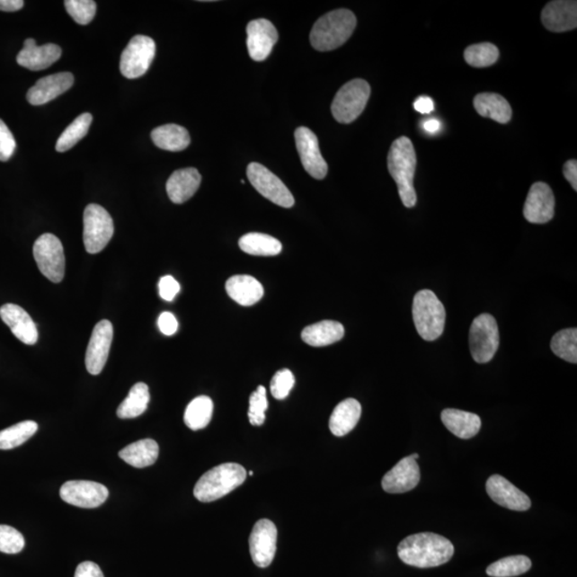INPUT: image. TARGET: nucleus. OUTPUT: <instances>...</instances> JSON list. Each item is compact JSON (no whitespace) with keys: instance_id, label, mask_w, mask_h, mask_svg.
I'll use <instances>...</instances> for the list:
<instances>
[{"instance_id":"864d4df0","label":"nucleus","mask_w":577,"mask_h":577,"mask_svg":"<svg viewBox=\"0 0 577 577\" xmlns=\"http://www.w3.org/2000/svg\"><path fill=\"white\" fill-rule=\"evenodd\" d=\"M411 457H413V459L417 460V459H418V457H420V455H418V454H413V455H411Z\"/></svg>"},{"instance_id":"5fc2aeb1","label":"nucleus","mask_w":577,"mask_h":577,"mask_svg":"<svg viewBox=\"0 0 577 577\" xmlns=\"http://www.w3.org/2000/svg\"><path fill=\"white\" fill-rule=\"evenodd\" d=\"M248 475H250V476H253V472H252V471H251V472H248Z\"/></svg>"},{"instance_id":"603ef678","label":"nucleus","mask_w":577,"mask_h":577,"mask_svg":"<svg viewBox=\"0 0 577 577\" xmlns=\"http://www.w3.org/2000/svg\"><path fill=\"white\" fill-rule=\"evenodd\" d=\"M423 127L424 129H426V131L429 133H437L439 129V122L437 120V119H430V120L424 123Z\"/></svg>"},{"instance_id":"f3484780","label":"nucleus","mask_w":577,"mask_h":577,"mask_svg":"<svg viewBox=\"0 0 577 577\" xmlns=\"http://www.w3.org/2000/svg\"><path fill=\"white\" fill-rule=\"evenodd\" d=\"M485 489L492 501L509 510L528 511L531 507L529 497L501 475L491 476Z\"/></svg>"},{"instance_id":"a878e982","label":"nucleus","mask_w":577,"mask_h":577,"mask_svg":"<svg viewBox=\"0 0 577 577\" xmlns=\"http://www.w3.org/2000/svg\"><path fill=\"white\" fill-rule=\"evenodd\" d=\"M442 422L452 434L462 439L476 437L481 429V420L478 415L461 410H444Z\"/></svg>"},{"instance_id":"b1692460","label":"nucleus","mask_w":577,"mask_h":577,"mask_svg":"<svg viewBox=\"0 0 577 577\" xmlns=\"http://www.w3.org/2000/svg\"><path fill=\"white\" fill-rule=\"evenodd\" d=\"M200 184L201 174L196 168L179 169L167 181L166 191L169 200L181 205L196 194Z\"/></svg>"},{"instance_id":"412c9836","label":"nucleus","mask_w":577,"mask_h":577,"mask_svg":"<svg viewBox=\"0 0 577 577\" xmlns=\"http://www.w3.org/2000/svg\"><path fill=\"white\" fill-rule=\"evenodd\" d=\"M542 24L552 32H565L577 27L575 0H555L548 3L541 13Z\"/></svg>"},{"instance_id":"37998d69","label":"nucleus","mask_w":577,"mask_h":577,"mask_svg":"<svg viewBox=\"0 0 577 577\" xmlns=\"http://www.w3.org/2000/svg\"><path fill=\"white\" fill-rule=\"evenodd\" d=\"M294 384H296V378L293 373L288 369H281L271 378V393L275 399L284 400L290 394Z\"/></svg>"},{"instance_id":"aec40b11","label":"nucleus","mask_w":577,"mask_h":577,"mask_svg":"<svg viewBox=\"0 0 577 577\" xmlns=\"http://www.w3.org/2000/svg\"><path fill=\"white\" fill-rule=\"evenodd\" d=\"M75 84V76L70 72H60L56 75L40 78L27 93V101L33 106H41L58 98Z\"/></svg>"},{"instance_id":"3c124183","label":"nucleus","mask_w":577,"mask_h":577,"mask_svg":"<svg viewBox=\"0 0 577 577\" xmlns=\"http://www.w3.org/2000/svg\"><path fill=\"white\" fill-rule=\"evenodd\" d=\"M22 0H0V11L4 13H15L24 7Z\"/></svg>"},{"instance_id":"72a5a7b5","label":"nucleus","mask_w":577,"mask_h":577,"mask_svg":"<svg viewBox=\"0 0 577 577\" xmlns=\"http://www.w3.org/2000/svg\"><path fill=\"white\" fill-rule=\"evenodd\" d=\"M213 401L207 395H200L191 401L184 413V422L192 431L205 429L213 415Z\"/></svg>"},{"instance_id":"9b49d317","label":"nucleus","mask_w":577,"mask_h":577,"mask_svg":"<svg viewBox=\"0 0 577 577\" xmlns=\"http://www.w3.org/2000/svg\"><path fill=\"white\" fill-rule=\"evenodd\" d=\"M247 178L262 194L275 205L282 208H292L294 197L282 181L267 167L259 163H251L247 167Z\"/></svg>"},{"instance_id":"cd10ccee","label":"nucleus","mask_w":577,"mask_h":577,"mask_svg":"<svg viewBox=\"0 0 577 577\" xmlns=\"http://www.w3.org/2000/svg\"><path fill=\"white\" fill-rule=\"evenodd\" d=\"M474 106L481 117L493 119L494 121L502 124L511 120V106L501 94L479 93L475 96Z\"/></svg>"},{"instance_id":"2f4dec72","label":"nucleus","mask_w":577,"mask_h":577,"mask_svg":"<svg viewBox=\"0 0 577 577\" xmlns=\"http://www.w3.org/2000/svg\"><path fill=\"white\" fill-rule=\"evenodd\" d=\"M150 403V393L148 385L145 383L135 384L129 390L128 397L119 405L117 415L121 420H132V418L143 415Z\"/></svg>"},{"instance_id":"bb28decb","label":"nucleus","mask_w":577,"mask_h":577,"mask_svg":"<svg viewBox=\"0 0 577 577\" xmlns=\"http://www.w3.org/2000/svg\"><path fill=\"white\" fill-rule=\"evenodd\" d=\"M361 416V405L358 400L350 398L339 404L332 413L330 430L335 437L342 438L356 427Z\"/></svg>"},{"instance_id":"1a4fd4ad","label":"nucleus","mask_w":577,"mask_h":577,"mask_svg":"<svg viewBox=\"0 0 577 577\" xmlns=\"http://www.w3.org/2000/svg\"><path fill=\"white\" fill-rule=\"evenodd\" d=\"M33 257L41 273L55 284L64 280L66 257L64 246L58 236L45 234L33 245Z\"/></svg>"},{"instance_id":"4c0bfd02","label":"nucleus","mask_w":577,"mask_h":577,"mask_svg":"<svg viewBox=\"0 0 577 577\" xmlns=\"http://www.w3.org/2000/svg\"><path fill=\"white\" fill-rule=\"evenodd\" d=\"M553 353L568 363H577V330L567 328L560 331L551 342Z\"/></svg>"},{"instance_id":"39448f33","label":"nucleus","mask_w":577,"mask_h":577,"mask_svg":"<svg viewBox=\"0 0 577 577\" xmlns=\"http://www.w3.org/2000/svg\"><path fill=\"white\" fill-rule=\"evenodd\" d=\"M413 319L423 341L434 342L443 335L446 310L433 291L422 290L416 294L413 301Z\"/></svg>"},{"instance_id":"dca6fc26","label":"nucleus","mask_w":577,"mask_h":577,"mask_svg":"<svg viewBox=\"0 0 577 577\" xmlns=\"http://www.w3.org/2000/svg\"><path fill=\"white\" fill-rule=\"evenodd\" d=\"M523 213L531 224L550 222L555 214V197L550 186L543 182L533 184L526 198Z\"/></svg>"},{"instance_id":"f257e3e1","label":"nucleus","mask_w":577,"mask_h":577,"mask_svg":"<svg viewBox=\"0 0 577 577\" xmlns=\"http://www.w3.org/2000/svg\"><path fill=\"white\" fill-rule=\"evenodd\" d=\"M455 546L450 540L432 533L406 537L399 543L398 556L403 562L421 569L435 568L450 562Z\"/></svg>"},{"instance_id":"ddd939ff","label":"nucleus","mask_w":577,"mask_h":577,"mask_svg":"<svg viewBox=\"0 0 577 577\" xmlns=\"http://www.w3.org/2000/svg\"><path fill=\"white\" fill-rule=\"evenodd\" d=\"M277 548V528L271 520L263 519L254 524L250 537L253 562L259 568H267L273 563Z\"/></svg>"},{"instance_id":"a19ab883","label":"nucleus","mask_w":577,"mask_h":577,"mask_svg":"<svg viewBox=\"0 0 577 577\" xmlns=\"http://www.w3.org/2000/svg\"><path fill=\"white\" fill-rule=\"evenodd\" d=\"M268 407L267 389L264 386H258L251 395L250 410H248V418L253 426H262Z\"/></svg>"},{"instance_id":"c756f323","label":"nucleus","mask_w":577,"mask_h":577,"mask_svg":"<svg viewBox=\"0 0 577 577\" xmlns=\"http://www.w3.org/2000/svg\"><path fill=\"white\" fill-rule=\"evenodd\" d=\"M151 138L157 148L172 152L183 151L191 144L188 129L178 124H165L155 129Z\"/></svg>"},{"instance_id":"473e14b6","label":"nucleus","mask_w":577,"mask_h":577,"mask_svg":"<svg viewBox=\"0 0 577 577\" xmlns=\"http://www.w3.org/2000/svg\"><path fill=\"white\" fill-rule=\"evenodd\" d=\"M239 245L243 252L252 254V256H277L282 251V245L279 240L268 235L258 234V232L243 235Z\"/></svg>"},{"instance_id":"4468645a","label":"nucleus","mask_w":577,"mask_h":577,"mask_svg":"<svg viewBox=\"0 0 577 577\" xmlns=\"http://www.w3.org/2000/svg\"><path fill=\"white\" fill-rule=\"evenodd\" d=\"M294 136H296L297 149L305 171L316 180L324 179L328 166L321 155L318 138L311 129L305 127L297 129Z\"/></svg>"},{"instance_id":"5701e85b","label":"nucleus","mask_w":577,"mask_h":577,"mask_svg":"<svg viewBox=\"0 0 577 577\" xmlns=\"http://www.w3.org/2000/svg\"><path fill=\"white\" fill-rule=\"evenodd\" d=\"M62 50L58 45L49 43L38 47L35 40L30 38L24 42V48L16 58L21 67L31 71H42L58 61Z\"/></svg>"},{"instance_id":"a18cd8bd","label":"nucleus","mask_w":577,"mask_h":577,"mask_svg":"<svg viewBox=\"0 0 577 577\" xmlns=\"http://www.w3.org/2000/svg\"><path fill=\"white\" fill-rule=\"evenodd\" d=\"M158 291H160V296L163 299L167 302H173L180 292V284L173 276H164L158 282Z\"/></svg>"},{"instance_id":"8fccbe9b","label":"nucleus","mask_w":577,"mask_h":577,"mask_svg":"<svg viewBox=\"0 0 577 577\" xmlns=\"http://www.w3.org/2000/svg\"><path fill=\"white\" fill-rule=\"evenodd\" d=\"M414 109L422 115H428L434 110V102L428 96H422L416 100Z\"/></svg>"},{"instance_id":"6ab92c4d","label":"nucleus","mask_w":577,"mask_h":577,"mask_svg":"<svg viewBox=\"0 0 577 577\" xmlns=\"http://www.w3.org/2000/svg\"><path fill=\"white\" fill-rule=\"evenodd\" d=\"M421 481V469L411 456L400 460L385 475L382 488L389 494H403L414 490Z\"/></svg>"},{"instance_id":"20e7f679","label":"nucleus","mask_w":577,"mask_h":577,"mask_svg":"<svg viewBox=\"0 0 577 577\" xmlns=\"http://www.w3.org/2000/svg\"><path fill=\"white\" fill-rule=\"evenodd\" d=\"M246 469L237 463H225L207 472L195 485L194 495L202 502L222 499L239 488L246 479Z\"/></svg>"},{"instance_id":"09e8293b","label":"nucleus","mask_w":577,"mask_h":577,"mask_svg":"<svg viewBox=\"0 0 577 577\" xmlns=\"http://www.w3.org/2000/svg\"><path fill=\"white\" fill-rule=\"evenodd\" d=\"M564 175L573 190L577 191V162L575 160H570L564 164Z\"/></svg>"},{"instance_id":"de8ad7c7","label":"nucleus","mask_w":577,"mask_h":577,"mask_svg":"<svg viewBox=\"0 0 577 577\" xmlns=\"http://www.w3.org/2000/svg\"><path fill=\"white\" fill-rule=\"evenodd\" d=\"M75 577H104L98 564L93 562H84L78 564Z\"/></svg>"},{"instance_id":"e433bc0d","label":"nucleus","mask_w":577,"mask_h":577,"mask_svg":"<svg viewBox=\"0 0 577 577\" xmlns=\"http://www.w3.org/2000/svg\"><path fill=\"white\" fill-rule=\"evenodd\" d=\"M531 560L528 556H509L489 565L486 574L491 577H514L525 574L531 569Z\"/></svg>"},{"instance_id":"58836bf2","label":"nucleus","mask_w":577,"mask_h":577,"mask_svg":"<svg viewBox=\"0 0 577 577\" xmlns=\"http://www.w3.org/2000/svg\"><path fill=\"white\" fill-rule=\"evenodd\" d=\"M499 49L489 42L471 45L464 52V59L474 67H491L499 60Z\"/></svg>"},{"instance_id":"9d476101","label":"nucleus","mask_w":577,"mask_h":577,"mask_svg":"<svg viewBox=\"0 0 577 577\" xmlns=\"http://www.w3.org/2000/svg\"><path fill=\"white\" fill-rule=\"evenodd\" d=\"M155 42L150 37L135 36L124 49L120 71L124 77L135 79L146 75L155 56Z\"/></svg>"},{"instance_id":"a211bd4d","label":"nucleus","mask_w":577,"mask_h":577,"mask_svg":"<svg viewBox=\"0 0 577 577\" xmlns=\"http://www.w3.org/2000/svg\"><path fill=\"white\" fill-rule=\"evenodd\" d=\"M247 48L251 58L254 61L267 59L279 41L276 27L268 20L260 19L250 22L247 25Z\"/></svg>"},{"instance_id":"f8f14e48","label":"nucleus","mask_w":577,"mask_h":577,"mask_svg":"<svg viewBox=\"0 0 577 577\" xmlns=\"http://www.w3.org/2000/svg\"><path fill=\"white\" fill-rule=\"evenodd\" d=\"M109 495L105 485L88 480L67 481L60 489L61 500L79 508L100 507Z\"/></svg>"},{"instance_id":"7c9ffc66","label":"nucleus","mask_w":577,"mask_h":577,"mask_svg":"<svg viewBox=\"0 0 577 577\" xmlns=\"http://www.w3.org/2000/svg\"><path fill=\"white\" fill-rule=\"evenodd\" d=\"M158 452L160 448L155 440L146 439L129 444L119 452V457L133 467L145 468L154 466L157 460Z\"/></svg>"},{"instance_id":"6e6552de","label":"nucleus","mask_w":577,"mask_h":577,"mask_svg":"<svg viewBox=\"0 0 577 577\" xmlns=\"http://www.w3.org/2000/svg\"><path fill=\"white\" fill-rule=\"evenodd\" d=\"M114 222L103 207L92 203L84 212V244L89 253L104 250L114 235Z\"/></svg>"},{"instance_id":"2eb2a0df","label":"nucleus","mask_w":577,"mask_h":577,"mask_svg":"<svg viewBox=\"0 0 577 577\" xmlns=\"http://www.w3.org/2000/svg\"><path fill=\"white\" fill-rule=\"evenodd\" d=\"M114 327L109 320H102L93 328L86 352V368L90 375L98 376L109 360Z\"/></svg>"},{"instance_id":"49530a36","label":"nucleus","mask_w":577,"mask_h":577,"mask_svg":"<svg viewBox=\"0 0 577 577\" xmlns=\"http://www.w3.org/2000/svg\"><path fill=\"white\" fill-rule=\"evenodd\" d=\"M158 328L166 336H173L178 331V321L172 313H163L157 321Z\"/></svg>"},{"instance_id":"0eeeda50","label":"nucleus","mask_w":577,"mask_h":577,"mask_svg":"<svg viewBox=\"0 0 577 577\" xmlns=\"http://www.w3.org/2000/svg\"><path fill=\"white\" fill-rule=\"evenodd\" d=\"M500 347L499 326L493 315L483 314L473 321L469 330V349L478 364H486L494 358Z\"/></svg>"},{"instance_id":"f704fd0d","label":"nucleus","mask_w":577,"mask_h":577,"mask_svg":"<svg viewBox=\"0 0 577 577\" xmlns=\"http://www.w3.org/2000/svg\"><path fill=\"white\" fill-rule=\"evenodd\" d=\"M92 122V114L84 112V114L79 115L75 120L65 129L64 133L60 135L58 144H56V150L58 152H67L73 148L79 140L87 135Z\"/></svg>"},{"instance_id":"7ed1b4c3","label":"nucleus","mask_w":577,"mask_h":577,"mask_svg":"<svg viewBox=\"0 0 577 577\" xmlns=\"http://www.w3.org/2000/svg\"><path fill=\"white\" fill-rule=\"evenodd\" d=\"M358 20L352 11L338 9L322 16L310 32V42L320 52L341 48L355 31Z\"/></svg>"},{"instance_id":"393cba45","label":"nucleus","mask_w":577,"mask_h":577,"mask_svg":"<svg viewBox=\"0 0 577 577\" xmlns=\"http://www.w3.org/2000/svg\"><path fill=\"white\" fill-rule=\"evenodd\" d=\"M226 291L241 306H253L263 297L262 284L250 275H235L226 282Z\"/></svg>"},{"instance_id":"f03ea898","label":"nucleus","mask_w":577,"mask_h":577,"mask_svg":"<svg viewBox=\"0 0 577 577\" xmlns=\"http://www.w3.org/2000/svg\"><path fill=\"white\" fill-rule=\"evenodd\" d=\"M388 171L397 183L401 201L406 208L415 207L417 195L414 188L417 157L410 138L395 139L390 146L387 158Z\"/></svg>"},{"instance_id":"423d86ee","label":"nucleus","mask_w":577,"mask_h":577,"mask_svg":"<svg viewBox=\"0 0 577 577\" xmlns=\"http://www.w3.org/2000/svg\"><path fill=\"white\" fill-rule=\"evenodd\" d=\"M371 88L364 79H353L339 89L332 103V114L339 123L356 120L365 110Z\"/></svg>"},{"instance_id":"79ce46f5","label":"nucleus","mask_w":577,"mask_h":577,"mask_svg":"<svg viewBox=\"0 0 577 577\" xmlns=\"http://www.w3.org/2000/svg\"><path fill=\"white\" fill-rule=\"evenodd\" d=\"M25 546L24 537L11 526L0 525V552L18 554Z\"/></svg>"},{"instance_id":"ea45409f","label":"nucleus","mask_w":577,"mask_h":577,"mask_svg":"<svg viewBox=\"0 0 577 577\" xmlns=\"http://www.w3.org/2000/svg\"><path fill=\"white\" fill-rule=\"evenodd\" d=\"M65 7L73 20L79 25H87L93 22L96 13L93 0H66Z\"/></svg>"},{"instance_id":"c9c22d12","label":"nucleus","mask_w":577,"mask_h":577,"mask_svg":"<svg viewBox=\"0 0 577 577\" xmlns=\"http://www.w3.org/2000/svg\"><path fill=\"white\" fill-rule=\"evenodd\" d=\"M38 423L32 421L22 422L0 431V449L16 448L30 439L38 431Z\"/></svg>"},{"instance_id":"4be33fe9","label":"nucleus","mask_w":577,"mask_h":577,"mask_svg":"<svg viewBox=\"0 0 577 577\" xmlns=\"http://www.w3.org/2000/svg\"><path fill=\"white\" fill-rule=\"evenodd\" d=\"M0 318L10 327L13 335L27 346L36 344L39 338L38 328L31 316L15 304H5L0 307Z\"/></svg>"},{"instance_id":"c03bdc74","label":"nucleus","mask_w":577,"mask_h":577,"mask_svg":"<svg viewBox=\"0 0 577 577\" xmlns=\"http://www.w3.org/2000/svg\"><path fill=\"white\" fill-rule=\"evenodd\" d=\"M16 143L7 124L0 119V161L7 162L14 155Z\"/></svg>"},{"instance_id":"c85d7f7f","label":"nucleus","mask_w":577,"mask_h":577,"mask_svg":"<svg viewBox=\"0 0 577 577\" xmlns=\"http://www.w3.org/2000/svg\"><path fill=\"white\" fill-rule=\"evenodd\" d=\"M344 336V327L336 321H321L305 327L302 339L311 347H326L341 342Z\"/></svg>"}]
</instances>
